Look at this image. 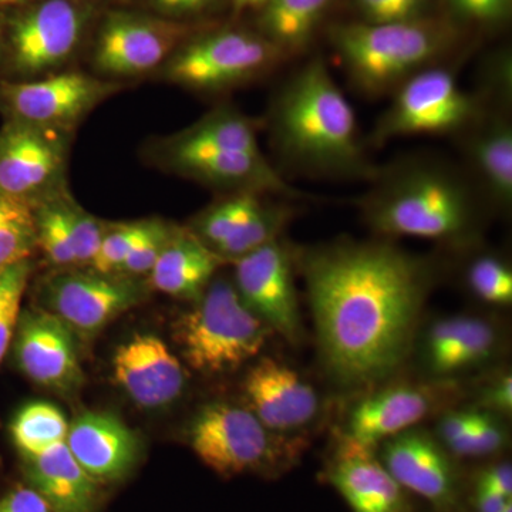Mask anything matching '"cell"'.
Returning <instances> with one entry per match:
<instances>
[{"label": "cell", "instance_id": "44dd1931", "mask_svg": "<svg viewBox=\"0 0 512 512\" xmlns=\"http://www.w3.org/2000/svg\"><path fill=\"white\" fill-rule=\"evenodd\" d=\"M441 396L421 384H393L367 394L349 414L345 437L360 446L375 448L426 419Z\"/></svg>", "mask_w": 512, "mask_h": 512}, {"label": "cell", "instance_id": "f907efd6", "mask_svg": "<svg viewBox=\"0 0 512 512\" xmlns=\"http://www.w3.org/2000/svg\"><path fill=\"white\" fill-rule=\"evenodd\" d=\"M3 55V22L0 20V60H2Z\"/></svg>", "mask_w": 512, "mask_h": 512}, {"label": "cell", "instance_id": "8992f818", "mask_svg": "<svg viewBox=\"0 0 512 512\" xmlns=\"http://www.w3.org/2000/svg\"><path fill=\"white\" fill-rule=\"evenodd\" d=\"M188 443L205 466L222 477L281 473L301 457V437L275 433L248 407L214 402L192 417Z\"/></svg>", "mask_w": 512, "mask_h": 512}, {"label": "cell", "instance_id": "f546056e", "mask_svg": "<svg viewBox=\"0 0 512 512\" xmlns=\"http://www.w3.org/2000/svg\"><path fill=\"white\" fill-rule=\"evenodd\" d=\"M264 195L256 192H228L221 200L202 210L191 224V231L214 249L261 210Z\"/></svg>", "mask_w": 512, "mask_h": 512}, {"label": "cell", "instance_id": "7a4b0ae2", "mask_svg": "<svg viewBox=\"0 0 512 512\" xmlns=\"http://www.w3.org/2000/svg\"><path fill=\"white\" fill-rule=\"evenodd\" d=\"M271 133L289 167L325 177H376L360 143L355 110L328 66L311 60L281 87L272 104Z\"/></svg>", "mask_w": 512, "mask_h": 512}, {"label": "cell", "instance_id": "ab89813d", "mask_svg": "<svg viewBox=\"0 0 512 512\" xmlns=\"http://www.w3.org/2000/svg\"><path fill=\"white\" fill-rule=\"evenodd\" d=\"M463 18L480 23H497L511 12L512 0H448Z\"/></svg>", "mask_w": 512, "mask_h": 512}, {"label": "cell", "instance_id": "603a6c76", "mask_svg": "<svg viewBox=\"0 0 512 512\" xmlns=\"http://www.w3.org/2000/svg\"><path fill=\"white\" fill-rule=\"evenodd\" d=\"M500 336L493 323L474 316H451L430 326L424 342L427 367L436 376H453L493 359Z\"/></svg>", "mask_w": 512, "mask_h": 512}, {"label": "cell", "instance_id": "d4e9b609", "mask_svg": "<svg viewBox=\"0 0 512 512\" xmlns=\"http://www.w3.org/2000/svg\"><path fill=\"white\" fill-rule=\"evenodd\" d=\"M30 487L53 512H94L97 483L70 453L66 441L35 456L23 457Z\"/></svg>", "mask_w": 512, "mask_h": 512}, {"label": "cell", "instance_id": "ac0fdd59", "mask_svg": "<svg viewBox=\"0 0 512 512\" xmlns=\"http://www.w3.org/2000/svg\"><path fill=\"white\" fill-rule=\"evenodd\" d=\"M242 387L248 409L269 430L284 436L305 429L320 412L315 387L292 367L271 357L251 367Z\"/></svg>", "mask_w": 512, "mask_h": 512}, {"label": "cell", "instance_id": "277c9868", "mask_svg": "<svg viewBox=\"0 0 512 512\" xmlns=\"http://www.w3.org/2000/svg\"><path fill=\"white\" fill-rule=\"evenodd\" d=\"M453 30L433 20L349 23L332 30L352 83L367 96L400 87L448 49Z\"/></svg>", "mask_w": 512, "mask_h": 512}, {"label": "cell", "instance_id": "60d3db41", "mask_svg": "<svg viewBox=\"0 0 512 512\" xmlns=\"http://www.w3.org/2000/svg\"><path fill=\"white\" fill-rule=\"evenodd\" d=\"M0 512H53L32 487H19L0 497Z\"/></svg>", "mask_w": 512, "mask_h": 512}, {"label": "cell", "instance_id": "681fc988", "mask_svg": "<svg viewBox=\"0 0 512 512\" xmlns=\"http://www.w3.org/2000/svg\"><path fill=\"white\" fill-rule=\"evenodd\" d=\"M35 0H0V10L6 8H20V6L28 5Z\"/></svg>", "mask_w": 512, "mask_h": 512}, {"label": "cell", "instance_id": "e0dca14e", "mask_svg": "<svg viewBox=\"0 0 512 512\" xmlns=\"http://www.w3.org/2000/svg\"><path fill=\"white\" fill-rule=\"evenodd\" d=\"M114 382L136 406L164 409L180 399L185 372L167 343L153 333H134L116 349L111 362Z\"/></svg>", "mask_w": 512, "mask_h": 512}, {"label": "cell", "instance_id": "7c38bea8", "mask_svg": "<svg viewBox=\"0 0 512 512\" xmlns=\"http://www.w3.org/2000/svg\"><path fill=\"white\" fill-rule=\"evenodd\" d=\"M480 113L476 97L458 86L453 73L427 69L399 87L373 133L382 146L397 137L446 134L473 124Z\"/></svg>", "mask_w": 512, "mask_h": 512}, {"label": "cell", "instance_id": "2e32d148", "mask_svg": "<svg viewBox=\"0 0 512 512\" xmlns=\"http://www.w3.org/2000/svg\"><path fill=\"white\" fill-rule=\"evenodd\" d=\"M235 288L266 325L291 343L301 339L292 252L276 239L235 259Z\"/></svg>", "mask_w": 512, "mask_h": 512}, {"label": "cell", "instance_id": "7dc6e473", "mask_svg": "<svg viewBox=\"0 0 512 512\" xmlns=\"http://www.w3.org/2000/svg\"><path fill=\"white\" fill-rule=\"evenodd\" d=\"M424 3H426V0H396L397 19H399V22L420 19Z\"/></svg>", "mask_w": 512, "mask_h": 512}, {"label": "cell", "instance_id": "f1b7e54d", "mask_svg": "<svg viewBox=\"0 0 512 512\" xmlns=\"http://www.w3.org/2000/svg\"><path fill=\"white\" fill-rule=\"evenodd\" d=\"M69 423L59 407L46 402L26 404L10 426L20 456L29 457L66 441Z\"/></svg>", "mask_w": 512, "mask_h": 512}, {"label": "cell", "instance_id": "52a82bcc", "mask_svg": "<svg viewBox=\"0 0 512 512\" xmlns=\"http://www.w3.org/2000/svg\"><path fill=\"white\" fill-rule=\"evenodd\" d=\"M87 15L74 0H35L3 22L0 79L32 80L60 72L82 40Z\"/></svg>", "mask_w": 512, "mask_h": 512}, {"label": "cell", "instance_id": "7bdbcfd3", "mask_svg": "<svg viewBox=\"0 0 512 512\" xmlns=\"http://www.w3.org/2000/svg\"><path fill=\"white\" fill-rule=\"evenodd\" d=\"M477 484L490 488L495 493L505 495L507 498L512 497V468L510 463L494 464L481 473Z\"/></svg>", "mask_w": 512, "mask_h": 512}, {"label": "cell", "instance_id": "9a60e30c", "mask_svg": "<svg viewBox=\"0 0 512 512\" xmlns=\"http://www.w3.org/2000/svg\"><path fill=\"white\" fill-rule=\"evenodd\" d=\"M13 353L20 372L37 386L62 396H73L82 389L77 336L46 309L20 313Z\"/></svg>", "mask_w": 512, "mask_h": 512}, {"label": "cell", "instance_id": "cb8c5ba5", "mask_svg": "<svg viewBox=\"0 0 512 512\" xmlns=\"http://www.w3.org/2000/svg\"><path fill=\"white\" fill-rule=\"evenodd\" d=\"M224 259L190 228H175L151 269L148 284L156 291L185 301H197L211 284Z\"/></svg>", "mask_w": 512, "mask_h": 512}, {"label": "cell", "instance_id": "ee69618b", "mask_svg": "<svg viewBox=\"0 0 512 512\" xmlns=\"http://www.w3.org/2000/svg\"><path fill=\"white\" fill-rule=\"evenodd\" d=\"M367 23H392L397 19L396 0H357Z\"/></svg>", "mask_w": 512, "mask_h": 512}, {"label": "cell", "instance_id": "6da1fadb", "mask_svg": "<svg viewBox=\"0 0 512 512\" xmlns=\"http://www.w3.org/2000/svg\"><path fill=\"white\" fill-rule=\"evenodd\" d=\"M298 264L330 379L363 390L397 372L429 295L426 262L389 242L342 239L303 251Z\"/></svg>", "mask_w": 512, "mask_h": 512}, {"label": "cell", "instance_id": "5bb4252c", "mask_svg": "<svg viewBox=\"0 0 512 512\" xmlns=\"http://www.w3.org/2000/svg\"><path fill=\"white\" fill-rule=\"evenodd\" d=\"M177 22L114 13L101 26L93 64L103 79L140 77L164 66L187 36Z\"/></svg>", "mask_w": 512, "mask_h": 512}, {"label": "cell", "instance_id": "836d02e7", "mask_svg": "<svg viewBox=\"0 0 512 512\" xmlns=\"http://www.w3.org/2000/svg\"><path fill=\"white\" fill-rule=\"evenodd\" d=\"M33 271V259H28L0 272V363L12 345Z\"/></svg>", "mask_w": 512, "mask_h": 512}, {"label": "cell", "instance_id": "d590c367", "mask_svg": "<svg viewBox=\"0 0 512 512\" xmlns=\"http://www.w3.org/2000/svg\"><path fill=\"white\" fill-rule=\"evenodd\" d=\"M467 284L481 301L491 305L512 303V271L500 258L483 255L474 259L467 269Z\"/></svg>", "mask_w": 512, "mask_h": 512}, {"label": "cell", "instance_id": "ffe728a7", "mask_svg": "<svg viewBox=\"0 0 512 512\" xmlns=\"http://www.w3.org/2000/svg\"><path fill=\"white\" fill-rule=\"evenodd\" d=\"M66 444L96 483L121 480L137 466L140 437L116 414L87 412L69 424Z\"/></svg>", "mask_w": 512, "mask_h": 512}, {"label": "cell", "instance_id": "9c48e42d", "mask_svg": "<svg viewBox=\"0 0 512 512\" xmlns=\"http://www.w3.org/2000/svg\"><path fill=\"white\" fill-rule=\"evenodd\" d=\"M120 89V83L77 70H60L32 80L0 79V114L3 120L74 133L94 109Z\"/></svg>", "mask_w": 512, "mask_h": 512}, {"label": "cell", "instance_id": "83f0119b", "mask_svg": "<svg viewBox=\"0 0 512 512\" xmlns=\"http://www.w3.org/2000/svg\"><path fill=\"white\" fill-rule=\"evenodd\" d=\"M177 134L184 140L205 144V146L244 151V153H262L255 120L229 107L212 111Z\"/></svg>", "mask_w": 512, "mask_h": 512}, {"label": "cell", "instance_id": "c3c4849f", "mask_svg": "<svg viewBox=\"0 0 512 512\" xmlns=\"http://www.w3.org/2000/svg\"><path fill=\"white\" fill-rule=\"evenodd\" d=\"M235 5L239 9L245 8H258V6H264L268 0H234Z\"/></svg>", "mask_w": 512, "mask_h": 512}, {"label": "cell", "instance_id": "4fadbf2b", "mask_svg": "<svg viewBox=\"0 0 512 512\" xmlns=\"http://www.w3.org/2000/svg\"><path fill=\"white\" fill-rule=\"evenodd\" d=\"M153 158L165 170L228 192L275 194L289 201L306 197L286 183L262 153L205 146L174 134L153 147Z\"/></svg>", "mask_w": 512, "mask_h": 512}, {"label": "cell", "instance_id": "f35d334b", "mask_svg": "<svg viewBox=\"0 0 512 512\" xmlns=\"http://www.w3.org/2000/svg\"><path fill=\"white\" fill-rule=\"evenodd\" d=\"M174 227L161 220H146L143 234L137 239L128 254L121 274L134 276L148 275L154 268L161 252L173 234Z\"/></svg>", "mask_w": 512, "mask_h": 512}, {"label": "cell", "instance_id": "f6af8a7d", "mask_svg": "<svg viewBox=\"0 0 512 512\" xmlns=\"http://www.w3.org/2000/svg\"><path fill=\"white\" fill-rule=\"evenodd\" d=\"M474 507L477 512H505L512 507V501L503 494L495 493L490 488L477 484Z\"/></svg>", "mask_w": 512, "mask_h": 512}, {"label": "cell", "instance_id": "7402d4cb", "mask_svg": "<svg viewBox=\"0 0 512 512\" xmlns=\"http://www.w3.org/2000/svg\"><path fill=\"white\" fill-rule=\"evenodd\" d=\"M328 480L353 512L403 511V488L377 460L373 448L343 436L330 461Z\"/></svg>", "mask_w": 512, "mask_h": 512}, {"label": "cell", "instance_id": "5b68a950", "mask_svg": "<svg viewBox=\"0 0 512 512\" xmlns=\"http://www.w3.org/2000/svg\"><path fill=\"white\" fill-rule=\"evenodd\" d=\"M271 332L235 285L220 278L212 279L194 308L178 320L175 339L191 369L217 376L258 356Z\"/></svg>", "mask_w": 512, "mask_h": 512}, {"label": "cell", "instance_id": "e575fe53", "mask_svg": "<svg viewBox=\"0 0 512 512\" xmlns=\"http://www.w3.org/2000/svg\"><path fill=\"white\" fill-rule=\"evenodd\" d=\"M507 446V430L494 413L473 410L470 426L460 437L446 446L458 457H485L498 453Z\"/></svg>", "mask_w": 512, "mask_h": 512}, {"label": "cell", "instance_id": "4dcf8cb0", "mask_svg": "<svg viewBox=\"0 0 512 512\" xmlns=\"http://www.w3.org/2000/svg\"><path fill=\"white\" fill-rule=\"evenodd\" d=\"M36 251L35 205L0 194V272Z\"/></svg>", "mask_w": 512, "mask_h": 512}, {"label": "cell", "instance_id": "ba28073f", "mask_svg": "<svg viewBox=\"0 0 512 512\" xmlns=\"http://www.w3.org/2000/svg\"><path fill=\"white\" fill-rule=\"evenodd\" d=\"M282 56L265 37L222 30L180 47L164 64L163 79L195 92H224L264 76Z\"/></svg>", "mask_w": 512, "mask_h": 512}, {"label": "cell", "instance_id": "30bf717a", "mask_svg": "<svg viewBox=\"0 0 512 512\" xmlns=\"http://www.w3.org/2000/svg\"><path fill=\"white\" fill-rule=\"evenodd\" d=\"M73 131L3 120L0 194L36 205L67 188Z\"/></svg>", "mask_w": 512, "mask_h": 512}, {"label": "cell", "instance_id": "816d5d0a", "mask_svg": "<svg viewBox=\"0 0 512 512\" xmlns=\"http://www.w3.org/2000/svg\"><path fill=\"white\" fill-rule=\"evenodd\" d=\"M505 512H512V507H511V508H508V510H507V511H505Z\"/></svg>", "mask_w": 512, "mask_h": 512}, {"label": "cell", "instance_id": "74e56055", "mask_svg": "<svg viewBox=\"0 0 512 512\" xmlns=\"http://www.w3.org/2000/svg\"><path fill=\"white\" fill-rule=\"evenodd\" d=\"M144 227L146 220L110 224L89 268L100 274H121V268L137 239L143 234Z\"/></svg>", "mask_w": 512, "mask_h": 512}, {"label": "cell", "instance_id": "d6a6232c", "mask_svg": "<svg viewBox=\"0 0 512 512\" xmlns=\"http://www.w3.org/2000/svg\"><path fill=\"white\" fill-rule=\"evenodd\" d=\"M70 191L64 190L35 205L36 247L53 268H76V258L69 227L66 220V198Z\"/></svg>", "mask_w": 512, "mask_h": 512}, {"label": "cell", "instance_id": "b9f144b4", "mask_svg": "<svg viewBox=\"0 0 512 512\" xmlns=\"http://www.w3.org/2000/svg\"><path fill=\"white\" fill-rule=\"evenodd\" d=\"M481 400L488 412L510 414L512 409V377L510 373H504L488 384Z\"/></svg>", "mask_w": 512, "mask_h": 512}, {"label": "cell", "instance_id": "1f68e13d", "mask_svg": "<svg viewBox=\"0 0 512 512\" xmlns=\"http://www.w3.org/2000/svg\"><path fill=\"white\" fill-rule=\"evenodd\" d=\"M293 215L295 208L289 205V202L276 204L265 201L261 210L212 251L217 252L224 261H235L241 256L251 254L269 242L279 239V235L291 222Z\"/></svg>", "mask_w": 512, "mask_h": 512}, {"label": "cell", "instance_id": "3957f363", "mask_svg": "<svg viewBox=\"0 0 512 512\" xmlns=\"http://www.w3.org/2000/svg\"><path fill=\"white\" fill-rule=\"evenodd\" d=\"M377 175L375 187L360 202L367 225L377 234L448 244L473 235V192L450 168L433 161H409Z\"/></svg>", "mask_w": 512, "mask_h": 512}, {"label": "cell", "instance_id": "f5cc1de1", "mask_svg": "<svg viewBox=\"0 0 512 512\" xmlns=\"http://www.w3.org/2000/svg\"><path fill=\"white\" fill-rule=\"evenodd\" d=\"M400 512H403V511H400Z\"/></svg>", "mask_w": 512, "mask_h": 512}, {"label": "cell", "instance_id": "484cf974", "mask_svg": "<svg viewBox=\"0 0 512 512\" xmlns=\"http://www.w3.org/2000/svg\"><path fill=\"white\" fill-rule=\"evenodd\" d=\"M471 163L485 191L500 205L512 202V127L504 117L484 124L468 144Z\"/></svg>", "mask_w": 512, "mask_h": 512}, {"label": "cell", "instance_id": "8d00e7d4", "mask_svg": "<svg viewBox=\"0 0 512 512\" xmlns=\"http://www.w3.org/2000/svg\"><path fill=\"white\" fill-rule=\"evenodd\" d=\"M64 208H66L67 227L72 239L76 268H89L99 251L104 234L110 227V222L100 220L83 210L73 200L72 194L66 198Z\"/></svg>", "mask_w": 512, "mask_h": 512}, {"label": "cell", "instance_id": "8fae6325", "mask_svg": "<svg viewBox=\"0 0 512 512\" xmlns=\"http://www.w3.org/2000/svg\"><path fill=\"white\" fill-rule=\"evenodd\" d=\"M43 303L77 339L92 340L120 315L146 299L134 276L106 275L90 268L57 269L42 282Z\"/></svg>", "mask_w": 512, "mask_h": 512}, {"label": "cell", "instance_id": "bcb514c9", "mask_svg": "<svg viewBox=\"0 0 512 512\" xmlns=\"http://www.w3.org/2000/svg\"><path fill=\"white\" fill-rule=\"evenodd\" d=\"M154 3L170 15H192L207 8L212 0H153Z\"/></svg>", "mask_w": 512, "mask_h": 512}, {"label": "cell", "instance_id": "d6986e66", "mask_svg": "<svg viewBox=\"0 0 512 512\" xmlns=\"http://www.w3.org/2000/svg\"><path fill=\"white\" fill-rule=\"evenodd\" d=\"M383 466L402 488L413 491L434 507L456 503L457 474L446 448L430 434L407 430L383 443Z\"/></svg>", "mask_w": 512, "mask_h": 512}, {"label": "cell", "instance_id": "4316f807", "mask_svg": "<svg viewBox=\"0 0 512 512\" xmlns=\"http://www.w3.org/2000/svg\"><path fill=\"white\" fill-rule=\"evenodd\" d=\"M330 0H268L261 25L265 39L284 55L299 52L311 39Z\"/></svg>", "mask_w": 512, "mask_h": 512}]
</instances>
